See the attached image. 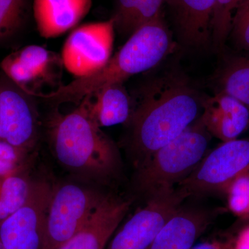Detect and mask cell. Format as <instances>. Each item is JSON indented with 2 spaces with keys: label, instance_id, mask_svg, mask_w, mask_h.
<instances>
[{
  "label": "cell",
  "instance_id": "1",
  "mask_svg": "<svg viewBox=\"0 0 249 249\" xmlns=\"http://www.w3.org/2000/svg\"><path fill=\"white\" fill-rule=\"evenodd\" d=\"M204 99L188 80L167 74L144 88L127 124L137 168L200 117Z\"/></svg>",
  "mask_w": 249,
  "mask_h": 249
},
{
  "label": "cell",
  "instance_id": "2",
  "mask_svg": "<svg viewBox=\"0 0 249 249\" xmlns=\"http://www.w3.org/2000/svg\"><path fill=\"white\" fill-rule=\"evenodd\" d=\"M47 136L55 160L77 178L106 183L121 171L119 150L91 118L86 99L69 112L54 109L47 121Z\"/></svg>",
  "mask_w": 249,
  "mask_h": 249
},
{
  "label": "cell",
  "instance_id": "3",
  "mask_svg": "<svg viewBox=\"0 0 249 249\" xmlns=\"http://www.w3.org/2000/svg\"><path fill=\"white\" fill-rule=\"evenodd\" d=\"M174 49L171 33L160 14L129 36L101 70L89 76L76 78L55 91L43 93L40 98L55 105L79 104L84 98L107 85L124 83L134 75L149 71L164 60Z\"/></svg>",
  "mask_w": 249,
  "mask_h": 249
},
{
  "label": "cell",
  "instance_id": "4",
  "mask_svg": "<svg viewBox=\"0 0 249 249\" xmlns=\"http://www.w3.org/2000/svg\"><path fill=\"white\" fill-rule=\"evenodd\" d=\"M211 134L200 117L137 168L135 186L147 196L181 183L205 157Z\"/></svg>",
  "mask_w": 249,
  "mask_h": 249
},
{
  "label": "cell",
  "instance_id": "5",
  "mask_svg": "<svg viewBox=\"0 0 249 249\" xmlns=\"http://www.w3.org/2000/svg\"><path fill=\"white\" fill-rule=\"evenodd\" d=\"M105 194L74 184H55L46 224L44 249H59L84 227Z\"/></svg>",
  "mask_w": 249,
  "mask_h": 249
},
{
  "label": "cell",
  "instance_id": "6",
  "mask_svg": "<svg viewBox=\"0 0 249 249\" xmlns=\"http://www.w3.org/2000/svg\"><path fill=\"white\" fill-rule=\"evenodd\" d=\"M55 186L47 178H33L25 204L0 224V242L6 249H44Z\"/></svg>",
  "mask_w": 249,
  "mask_h": 249
},
{
  "label": "cell",
  "instance_id": "7",
  "mask_svg": "<svg viewBox=\"0 0 249 249\" xmlns=\"http://www.w3.org/2000/svg\"><path fill=\"white\" fill-rule=\"evenodd\" d=\"M188 196L186 191L178 187L147 196L146 204L124 223L106 249H147Z\"/></svg>",
  "mask_w": 249,
  "mask_h": 249
},
{
  "label": "cell",
  "instance_id": "8",
  "mask_svg": "<svg viewBox=\"0 0 249 249\" xmlns=\"http://www.w3.org/2000/svg\"><path fill=\"white\" fill-rule=\"evenodd\" d=\"M249 169V139L223 142L203 160L178 188L188 196L226 191L237 177Z\"/></svg>",
  "mask_w": 249,
  "mask_h": 249
},
{
  "label": "cell",
  "instance_id": "9",
  "mask_svg": "<svg viewBox=\"0 0 249 249\" xmlns=\"http://www.w3.org/2000/svg\"><path fill=\"white\" fill-rule=\"evenodd\" d=\"M114 26L112 18L77 27L62 49L63 66L76 78L89 76L106 66L111 58Z\"/></svg>",
  "mask_w": 249,
  "mask_h": 249
},
{
  "label": "cell",
  "instance_id": "10",
  "mask_svg": "<svg viewBox=\"0 0 249 249\" xmlns=\"http://www.w3.org/2000/svg\"><path fill=\"white\" fill-rule=\"evenodd\" d=\"M35 98L0 72V141L32 153L40 136Z\"/></svg>",
  "mask_w": 249,
  "mask_h": 249
},
{
  "label": "cell",
  "instance_id": "11",
  "mask_svg": "<svg viewBox=\"0 0 249 249\" xmlns=\"http://www.w3.org/2000/svg\"><path fill=\"white\" fill-rule=\"evenodd\" d=\"M62 67L61 55L38 45L16 51L0 63L1 71L34 98L42 95L46 87L55 91L62 86Z\"/></svg>",
  "mask_w": 249,
  "mask_h": 249
},
{
  "label": "cell",
  "instance_id": "12",
  "mask_svg": "<svg viewBox=\"0 0 249 249\" xmlns=\"http://www.w3.org/2000/svg\"><path fill=\"white\" fill-rule=\"evenodd\" d=\"M130 206V201L105 195L84 227L59 249H106Z\"/></svg>",
  "mask_w": 249,
  "mask_h": 249
},
{
  "label": "cell",
  "instance_id": "13",
  "mask_svg": "<svg viewBox=\"0 0 249 249\" xmlns=\"http://www.w3.org/2000/svg\"><path fill=\"white\" fill-rule=\"evenodd\" d=\"M210 134L222 142L235 140L249 125V107L223 91L204 99L200 116Z\"/></svg>",
  "mask_w": 249,
  "mask_h": 249
},
{
  "label": "cell",
  "instance_id": "14",
  "mask_svg": "<svg viewBox=\"0 0 249 249\" xmlns=\"http://www.w3.org/2000/svg\"><path fill=\"white\" fill-rule=\"evenodd\" d=\"M92 0H34L36 27L42 37H58L78 25L89 13Z\"/></svg>",
  "mask_w": 249,
  "mask_h": 249
},
{
  "label": "cell",
  "instance_id": "15",
  "mask_svg": "<svg viewBox=\"0 0 249 249\" xmlns=\"http://www.w3.org/2000/svg\"><path fill=\"white\" fill-rule=\"evenodd\" d=\"M216 0H168L183 42L191 47H204L212 36Z\"/></svg>",
  "mask_w": 249,
  "mask_h": 249
},
{
  "label": "cell",
  "instance_id": "16",
  "mask_svg": "<svg viewBox=\"0 0 249 249\" xmlns=\"http://www.w3.org/2000/svg\"><path fill=\"white\" fill-rule=\"evenodd\" d=\"M209 224L205 213L180 208L147 249H192Z\"/></svg>",
  "mask_w": 249,
  "mask_h": 249
},
{
  "label": "cell",
  "instance_id": "17",
  "mask_svg": "<svg viewBox=\"0 0 249 249\" xmlns=\"http://www.w3.org/2000/svg\"><path fill=\"white\" fill-rule=\"evenodd\" d=\"M90 115L101 128L128 123L133 105L124 83L105 87L84 98Z\"/></svg>",
  "mask_w": 249,
  "mask_h": 249
},
{
  "label": "cell",
  "instance_id": "18",
  "mask_svg": "<svg viewBox=\"0 0 249 249\" xmlns=\"http://www.w3.org/2000/svg\"><path fill=\"white\" fill-rule=\"evenodd\" d=\"M168 0H116L114 19L115 30L130 36L142 26L160 16Z\"/></svg>",
  "mask_w": 249,
  "mask_h": 249
},
{
  "label": "cell",
  "instance_id": "19",
  "mask_svg": "<svg viewBox=\"0 0 249 249\" xmlns=\"http://www.w3.org/2000/svg\"><path fill=\"white\" fill-rule=\"evenodd\" d=\"M217 77L219 91L249 107V53L227 59Z\"/></svg>",
  "mask_w": 249,
  "mask_h": 249
},
{
  "label": "cell",
  "instance_id": "20",
  "mask_svg": "<svg viewBox=\"0 0 249 249\" xmlns=\"http://www.w3.org/2000/svg\"><path fill=\"white\" fill-rule=\"evenodd\" d=\"M31 182L27 167L5 177L0 188V224L25 204Z\"/></svg>",
  "mask_w": 249,
  "mask_h": 249
},
{
  "label": "cell",
  "instance_id": "21",
  "mask_svg": "<svg viewBox=\"0 0 249 249\" xmlns=\"http://www.w3.org/2000/svg\"><path fill=\"white\" fill-rule=\"evenodd\" d=\"M243 0H216L212 20V39L214 47L222 49L230 36L232 18Z\"/></svg>",
  "mask_w": 249,
  "mask_h": 249
},
{
  "label": "cell",
  "instance_id": "22",
  "mask_svg": "<svg viewBox=\"0 0 249 249\" xmlns=\"http://www.w3.org/2000/svg\"><path fill=\"white\" fill-rule=\"evenodd\" d=\"M25 7L26 0H0V43L20 29Z\"/></svg>",
  "mask_w": 249,
  "mask_h": 249
},
{
  "label": "cell",
  "instance_id": "23",
  "mask_svg": "<svg viewBox=\"0 0 249 249\" xmlns=\"http://www.w3.org/2000/svg\"><path fill=\"white\" fill-rule=\"evenodd\" d=\"M226 191L229 210L237 217L249 218V169L233 180Z\"/></svg>",
  "mask_w": 249,
  "mask_h": 249
},
{
  "label": "cell",
  "instance_id": "24",
  "mask_svg": "<svg viewBox=\"0 0 249 249\" xmlns=\"http://www.w3.org/2000/svg\"><path fill=\"white\" fill-rule=\"evenodd\" d=\"M230 35L237 48L249 53V0H243L236 10Z\"/></svg>",
  "mask_w": 249,
  "mask_h": 249
},
{
  "label": "cell",
  "instance_id": "25",
  "mask_svg": "<svg viewBox=\"0 0 249 249\" xmlns=\"http://www.w3.org/2000/svg\"><path fill=\"white\" fill-rule=\"evenodd\" d=\"M231 249H249V225L240 231Z\"/></svg>",
  "mask_w": 249,
  "mask_h": 249
},
{
  "label": "cell",
  "instance_id": "26",
  "mask_svg": "<svg viewBox=\"0 0 249 249\" xmlns=\"http://www.w3.org/2000/svg\"><path fill=\"white\" fill-rule=\"evenodd\" d=\"M192 249H231L229 245L222 242L214 241V242H204L200 245L193 247Z\"/></svg>",
  "mask_w": 249,
  "mask_h": 249
},
{
  "label": "cell",
  "instance_id": "27",
  "mask_svg": "<svg viewBox=\"0 0 249 249\" xmlns=\"http://www.w3.org/2000/svg\"><path fill=\"white\" fill-rule=\"evenodd\" d=\"M0 249H6L1 242H0Z\"/></svg>",
  "mask_w": 249,
  "mask_h": 249
},
{
  "label": "cell",
  "instance_id": "28",
  "mask_svg": "<svg viewBox=\"0 0 249 249\" xmlns=\"http://www.w3.org/2000/svg\"><path fill=\"white\" fill-rule=\"evenodd\" d=\"M4 178H0V188H1V183H2L3 179H4Z\"/></svg>",
  "mask_w": 249,
  "mask_h": 249
}]
</instances>
